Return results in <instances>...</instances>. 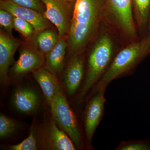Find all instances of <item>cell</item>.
<instances>
[{"label":"cell","instance_id":"obj_4","mask_svg":"<svg viewBox=\"0 0 150 150\" xmlns=\"http://www.w3.org/2000/svg\"><path fill=\"white\" fill-rule=\"evenodd\" d=\"M49 106L52 118L59 128L70 137L77 149H83L85 146L84 139L80 126L61 88L51 100Z\"/></svg>","mask_w":150,"mask_h":150},{"label":"cell","instance_id":"obj_9","mask_svg":"<svg viewBox=\"0 0 150 150\" xmlns=\"http://www.w3.org/2000/svg\"><path fill=\"white\" fill-rule=\"evenodd\" d=\"M84 67V58L82 54L71 56L64 76V84L70 96L78 94L80 91L85 77Z\"/></svg>","mask_w":150,"mask_h":150},{"label":"cell","instance_id":"obj_17","mask_svg":"<svg viewBox=\"0 0 150 150\" xmlns=\"http://www.w3.org/2000/svg\"><path fill=\"white\" fill-rule=\"evenodd\" d=\"M20 126L19 123L3 113L0 114V138L6 139L12 135Z\"/></svg>","mask_w":150,"mask_h":150},{"label":"cell","instance_id":"obj_10","mask_svg":"<svg viewBox=\"0 0 150 150\" xmlns=\"http://www.w3.org/2000/svg\"><path fill=\"white\" fill-rule=\"evenodd\" d=\"M0 7L29 22L35 28L36 33L50 28L47 19L38 11L18 5L11 0H1Z\"/></svg>","mask_w":150,"mask_h":150},{"label":"cell","instance_id":"obj_5","mask_svg":"<svg viewBox=\"0 0 150 150\" xmlns=\"http://www.w3.org/2000/svg\"><path fill=\"white\" fill-rule=\"evenodd\" d=\"M106 89H96L93 91L88 100L84 113V129L85 146L92 147V141L96 130L104 114Z\"/></svg>","mask_w":150,"mask_h":150},{"label":"cell","instance_id":"obj_7","mask_svg":"<svg viewBox=\"0 0 150 150\" xmlns=\"http://www.w3.org/2000/svg\"><path fill=\"white\" fill-rule=\"evenodd\" d=\"M41 1L46 8L43 15L56 26L60 37H64L68 34L72 18L67 2L62 0Z\"/></svg>","mask_w":150,"mask_h":150},{"label":"cell","instance_id":"obj_22","mask_svg":"<svg viewBox=\"0 0 150 150\" xmlns=\"http://www.w3.org/2000/svg\"><path fill=\"white\" fill-rule=\"evenodd\" d=\"M0 24L12 36L13 28V15L8 11L1 9L0 10Z\"/></svg>","mask_w":150,"mask_h":150},{"label":"cell","instance_id":"obj_1","mask_svg":"<svg viewBox=\"0 0 150 150\" xmlns=\"http://www.w3.org/2000/svg\"><path fill=\"white\" fill-rule=\"evenodd\" d=\"M102 16L98 0L76 1L67 40L71 56L82 54L94 36Z\"/></svg>","mask_w":150,"mask_h":150},{"label":"cell","instance_id":"obj_23","mask_svg":"<svg viewBox=\"0 0 150 150\" xmlns=\"http://www.w3.org/2000/svg\"><path fill=\"white\" fill-rule=\"evenodd\" d=\"M14 3L22 6L33 9L44 14L46 8L41 0H11Z\"/></svg>","mask_w":150,"mask_h":150},{"label":"cell","instance_id":"obj_11","mask_svg":"<svg viewBox=\"0 0 150 150\" xmlns=\"http://www.w3.org/2000/svg\"><path fill=\"white\" fill-rule=\"evenodd\" d=\"M45 56L34 46H25L20 51L19 57L14 64L12 72L15 76H20L43 67Z\"/></svg>","mask_w":150,"mask_h":150},{"label":"cell","instance_id":"obj_12","mask_svg":"<svg viewBox=\"0 0 150 150\" xmlns=\"http://www.w3.org/2000/svg\"><path fill=\"white\" fill-rule=\"evenodd\" d=\"M20 45L19 41L1 30L0 32V79L2 83L8 80L9 69L13 62L16 51Z\"/></svg>","mask_w":150,"mask_h":150},{"label":"cell","instance_id":"obj_19","mask_svg":"<svg viewBox=\"0 0 150 150\" xmlns=\"http://www.w3.org/2000/svg\"><path fill=\"white\" fill-rule=\"evenodd\" d=\"M13 28L28 39L34 37L36 34L32 25L23 19L14 15Z\"/></svg>","mask_w":150,"mask_h":150},{"label":"cell","instance_id":"obj_3","mask_svg":"<svg viewBox=\"0 0 150 150\" xmlns=\"http://www.w3.org/2000/svg\"><path fill=\"white\" fill-rule=\"evenodd\" d=\"M149 53L150 45L148 37L123 48L115 55L110 67L94 90L106 89L112 81L129 74Z\"/></svg>","mask_w":150,"mask_h":150},{"label":"cell","instance_id":"obj_20","mask_svg":"<svg viewBox=\"0 0 150 150\" xmlns=\"http://www.w3.org/2000/svg\"><path fill=\"white\" fill-rule=\"evenodd\" d=\"M11 150H36L38 149L34 125L31 127L29 137L18 144L11 145L8 147Z\"/></svg>","mask_w":150,"mask_h":150},{"label":"cell","instance_id":"obj_8","mask_svg":"<svg viewBox=\"0 0 150 150\" xmlns=\"http://www.w3.org/2000/svg\"><path fill=\"white\" fill-rule=\"evenodd\" d=\"M110 16L119 29L128 36H134L136 30L131 0H108Z\"/></svg>","mask_w":150,"mask_h":150},{"label":"cell","instance_id":"obj_2","mask_svg":"<svg viewBox=\"0 0 150 150\" xmlns=\"http://www.w3.org/2000/svg\"><path fill=\"white\" fill-rule=\"evenodd\" d=\"M113 43L111 38L103 34L96 40L88 58L83 84L77 95L78 104L86 100L110 67L114 59Z\"/></svg>","mask_w":150,"mask_h":150},{"label":"cell","instance_id":"obj_21","mask_svg":"<svg viewBox=\"0 0 150 150\" xmlns=\"http://www.w3.org/2000/svg\"><path fill=\"white\" fill-rule=\"evenodd\" d=\"M116 150H150V140L123 141Z\"/></svg>","mask_w":150,"mask_h":150},{"label":"cell","instance_id":"obj_25","mask_svg":"<svg viewBox=\"0 0 150 150\" xmlns=\"http://www.w3.org/2000/svg\"><path fill=\"white\" fill-rule=\"evenodd\" d=\"M62 1H64L66 2H69L71 1V0H62Z\"/></svg>","mask_w":150,"mask_h":150},{"label":"cell","instance_id":"obj_15","mask_svg":"<svg viewBox=\"0 0 150 150\" xmlns=\"http://www.w3.org/2000/svg\"><path fill=\"white\" fill-rule=\"evenodd\" d=\"M68 43L60 38L54 48L46 54L45 67L56 76H59L64 68V60Z\"/></svg>","mask_w":150,"mask_h":150},{"label":"cell","instance_id":"obj_14","mask_svg":"<svg viewBox=\"0 0 150 150\" xmlns=\"http://www.w3.org/2000/svg\"><path fill=\"white\" fill-rule=\"evenodd\" d=\"M32 73L35 80L41 87L49 106L56 92L61 88L57 76L45 67H41Z\"/></svg>","mask_w":150,"mask_h":150},{"label":"cell","instance_id":"obj_6","mask_svg":"<svg viewBox=\"0 0 150 150\" xmlns=\"http://www.w3.org/2000/svg\"><path fill=\"white\" fill-rule=\"evenodd\" d=\"M36 137L38 147L42 149H77L73 141L65 132L59 129L53 118L40 127Z\"/></svg>","mask_w":150,"mask_h":150},{"label":"cell","instance_id":"obj_18","mask_svg":"<svg viewBox=\"0 0 150 150\" xmlns=\"http://www.w3.org/2000/svg\"><path fill=\"white\" fill-rule=\"evenodd\" d=\"M138 23L140 26L146 24L150 13V0H134Z\"/></svg>","mask_w":150,"mask_h":150},{"label":"cell","instance_id":"obj_24","mask_svg":"<svg viewBox=\"0 0 150 150\" xmlns=\"http://www.w3.org/2000/svg\"><path fill=\"white\" fill-rule=\"evenodd\" d=\"M149 36H148V39H149V42L150 45V13L149 16Z\"/></svg>","mask_w":150,"mask_h":150},{"label":"cell","instance_id":"obj_16","mask_svg":"<svg viewBox=\"0 0 150 150\" xmlns=\"http://www.w3.org/2000/svg\"><path fill=\"white\" fill-rule=\"evenodd\" d=\"M35 34L34 46L44 54L51 51L61 38L56 31L50 28Z\"/></svg>","mask_w":150,"mask_h":150},{"label":"cell","instance_id":"obj_13","mask_svg":"<svg viewBox=\"0 0 150 150\" xmlns=\"http://www.w3.org/2000/svg\"><path fill=\"white\" fill-rule=\"evenodd\" d=\"M14 107L22 113L29 114L37 110L39 98L36 92L27 88L17 89L12 97Z\"/></svg>","mask_w":150,"mask_h":150}]
</instances>
